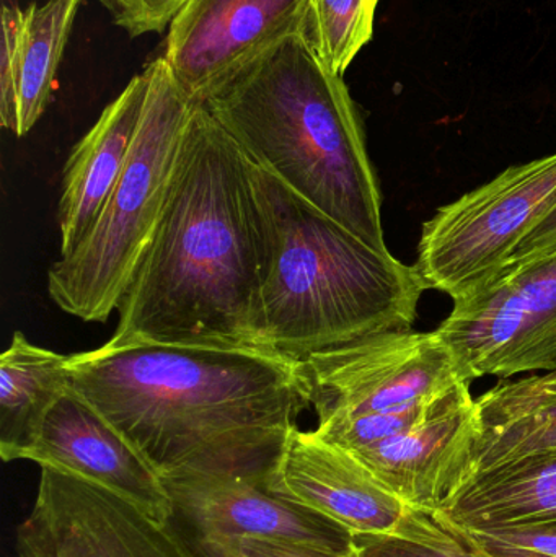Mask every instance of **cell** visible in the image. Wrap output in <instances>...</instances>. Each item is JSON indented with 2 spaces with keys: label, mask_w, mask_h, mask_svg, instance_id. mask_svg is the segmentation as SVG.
I'll use <instances>...</instances> for the list:
<instances>
[{
  "label": "cell",
  "mask_w": 556,
  "mask_h": 557,
  "mask_svg": "<svg viewBox=\"0 0 556 557\" xmlns=\"http://www.w3.org/2000/svg\"><path fill=\"white\" fill-rule=\"evenodd\" d=\"M172 516L169 525L208 539H267L335 553L356 548L355 535L322 513L287 499L267 484L247 481H163Z\"/></svg>",
  "instance_id": "cell-14"
},
{
  "label": "cell",
  "mask_w": 556,
  "mask_h": 557,
  "mask_svg": "<svg viewBox=\"0 0 556 557\" xmlns=\"http://www.w3.org/2000/svg\"><path fill=\"white\" fill-rule=\"evenodd\" d=\"M69 357L36 346L16 331L0 356V457L23 460L49 409L72 385Z\"/></svg>",
  "instance_id": "cell-18"
},
{
  "label": "cell",
  "mask_w": 556,
  "mask_h": 557,
  "mask_svg": "<svg viewBox=\"0 0 556 557\" xmlns=\"http://www.w3.org/2000/svg\"><path fill=\"white\" fill-rule=\"evenodd\" d=\"M271 247L260 169L195 104L159 222L108 344L264 349L261 288Z\"/></svg>",
  "instance_id": "cell-1"
},
{
  "label": "cell",
  "mask_w": 556,
  "mask_h": 557,
  "mask_svg": "<svg viewBox=\"0 0 556 557\" xmlns=\"http://www.w3.org/2000/svg\"><path fill=\"white\" fill-rule=\"evenodd\" d=\"M72 386L162 481L276 473L306 408L299 362L261 347L103 344L71 354Z\"/></svg>",
  "instance_id": "cell-2"
},
{
  "label": "cell",
  "mask_w": 556,
  "mask_h": 557,
  "mask_svg": "<svg viewBox=\"0 0 556 557\" xmlns=\"http://www.w3.org/2000/svg\"><path fill=\"white\" fill-rule=\"evenodd\" d=\"M555 208L556 152L509 166L423 224L415 270L427 290L469 300L499 277Z\"/></svg>",
  "instance_id": "cell-6"
},
{
  "label": "cell",
  "mask_w": 556,
  "mask_h": 557,
  "mask_svg": "<svg viewBox=\"0 0 556 557\" xmlns=\"http://www.w3.org/2000/svg\"><path fill=\"white\" fill-rule=\"evenodd\" d=\"M260 176L273 219L261 346L302 362L369 334L410 330L427 290L415 267L369 247L264 170Z\"/></svg>",
  "instance_id": "cell-4"
},
{
  "label": "cell",
  "mask_w": 556,
  "mask_h": 557,
  "mask_svg": "<svg viewBox=\"0 0 556 557\" xmlns=\"http://www.w3.org/2000/svg\"><path fill=\"white\" fill-rule=\"evenodd\" d=\"M309 0H188L170 23L162 58L195 104L238 65L306 23Z\"/></svg>",
  "instance_id": "cell-12"
},
{
  "label": "cell",
  "mask_w": 556,
  "mask_h": 557,
  "mask_svg": "<svg viewBox=\"0 0 556 557\" xmlns=\"http://www.w3.org/2000/svg\"><path fill=\"white\" fill-rule=\"evenodd\" d=\"M23 460L97 484L156 522L166 523L172 516L159 473L72 385L49 409Z\"/></svg>",
  "instance_id": "cell-13"
},
{
  "label": "cell",
  "mask_w": 556,
  "mask_h": 557,
  "mask_svg": "<svg viewBox=\"0 0 556 557\" xmlns=\"http://www.w3.org/2000/svg\"><path fill=\"white\" fill-rule=\"evenodd\" d=\"M131 38L162 33L188 0H98Z\"/></svg>",
  "instance_id": "cell-24"
},
{
  "label": "cell",
  "mask_w": 556,
  "mask_h": 557,
  "mask_svg": "<svg viewBox=\"0 0 556 557\" xmlns=\"http://www.w3.org/2000/svg\"><path fill=\"white\" fill-rule=\"evenodd\" d=\"M150 69L134 75L74 147L62 178L58 222L61 258L84 240L120 180L149 95Z\"/></svg>",
  "instance_id": "cell-15"
},
{
  "label": "cell",
  "mask_w": 556,
  "mask_h": 557,
  "mask_svg": "<svg viewBox=\"0 0 556 557\" xmlns=\"http://www.w3.org/2000/svg\"><path fill=\"white\" fill-rule=\"evenodd\" d=\"M434 519L447 529L490 530L556 520V457L519 461L470 480Z\"/></svg>",
  "instance_id": "cell-17"
},
{
  "label": "cell",
  "mask_w": 556,
  "mask_h": 557,
  "mask_svg": "<svg viewBox=\"0 0 556 557\" xmlns=\"http://www.w3.org/2000/svg\"><path fill=\"white\" fill-rule=\"evenodd\" d=\"M13 557H195L170 529L81 478L41 468Z\"/></svg>",
  "instance_id": "cell-9"
},
{
  "label": "cell",
  "mask_w": 556,
  "mask_h": 557,
  "mask_svg": "<svg viewBox=\"0 0 556 557\" xmlns=\"http://www.w3.org/2000/svg\"><path fill=\"white\" fill-rule=\"evenodd\" d=\"M23 25V9L5 3L2 9V49H0V124L15 134L18 131L16 108L15 67L16 48Z\"/></svg>",
  "instance_id": "cell-23"
},
{
  "label": "cell",
  "mask_w": 556,
  "mask_h": 557,
  "mask_svg": "<svg viewBox=\"0 0 556 557\" xmlns=\"http://www.w3.org/2000/svg\"><path fill=\"white\" fill-rule=\"evenodd\" d=\"M477 405L472 480L519 461L556 457V372L499 382Z\"/></svg>",
  "instance_id": "cell-16"
},
{
  "label": "cell",
  "mask_w": 556,
  "mask_h": 557,
  "mask_svg": "<svg viewBox=\"0 0 556 557\" xmlns=\"http://www.w3.org/2000/svg\"><path fill=\"white\" fill-rule=\"evenodd\" d=\"M202 107L255 165L388 253L361 113L345 78L320 62L304 28L234 69Z\"/></svg>",
  "instance_id": "cell-3"
},
{
  "label": "cell",
  "mask_w": 556,
  "mask_h": 557,
  "mask_svg": "<svg viewBox=\"0 0 556 557\" xmlns=\"http://www.w3.org/2000/svg\"><path fill=\"white\" fill-rule=\"evenodd\" d=\"M82 0H48L23 10L16 48V136H26L51 101L55 74Z\"/></svg>",
  "instance_id": "cell-19"
},
{
  "label": "cell",
  "mask_w": 556,
  "mask_h": 557,
  "mask_svg": "<svg viewBox=\"0 0 556 557\" xmlns=\"http://www.w3.org/2000/svg\"><path fill=\"white\" fill-rule=\"evenodd\" d=\"M268 487L353 535L423 539L440 522L398 499L355 455L296 429Z\"/></svg>",
  "instance_id": "cell-10"
},
{
  "label": "cell",
  "mask_w": 556,
  "mask_h": 557,
  "mask_svg": "<svg viewBox=\"0 0 556 557\" xmlns=\"http://www.w3.org/2000/svg\"><path fill=\"white\" fill-rule=\"evenodd\" d=\"M355 543L359 557H490L443 523L423 539L355 535Z\"/></svg>",
  "instance_id": "cell-21"
},
{
  "label": "cell",
  "mask_w": 556,
  "mask_h": 557,
  "mask_svg": "<svg viewBox=\"0 0 556 557\" xmlns=\"http://www.w3.org/2000/svg\"><path fill=\"white\" fill-rule=\"evenodd\" d=\"M299 379L319 424L401 411L433 401L456 383L470 385L436 330L369 334L302 360Z\"/></svg>",
  "instance_id": "cell-7"
},
{
  "label": "cell",
  "mask_w": 556,
  "mask_h": 557,
  "mask_svg": "<svg viewBox=\"0 0 556 557\" xmlns=\"http://www.w3.org/2000/svg\"><path fill=\"white\" fill-rule=\"evenodd\" d=\"M379 0H309L304 35L323 65L343 77L374 36Z\"/></svg>",
  "instance_id": "cell-20"
},
{
  "label": "cell",
  "mask_w": 556,
  "mask_h": 557,
  "mask_svg": "<svg viewBox=\"0 0 556 557\" xmlns=\"http://www.w3.org/2000/svg\"><path fill=\"white\" fill-rule=\"evenodd\" d=\"M556 257V208L531 235L528 240L519 247L512 258L509 267L503 273L508 271L522 270V268L531 267L539 261L547 260V258ZM502 273V274H503ZM499 274V276H502Z\"/></svg>",
  "instance_id": "cell-25"
},
{
  "label": "cell",
  "mask_w": 556,
  "mask_h": 557,
  "mask_svg": "<svg viewBox=\"0 0 556 557\" xmlns=\"http://www.w3.org/2000/svg\"><path fill=\"white\" fill-rule=\"evenodd\" d=\"M176 532V530H175ZM180 533V532H178ZM195 557H359L358 549L335 553L280 540L254 539H208V536L180 533ZM356 545V543H355Z\"/></svg>",
  "instance_id": "cell-22"
},
{
  "label": "cell",
  "mask_w": 556,
  "mask_h": 557,
  "mask_svg": "<svg viewBox=\"0 0 556 557\" xmlns=\"http://www.w3.org/2000/svg\"><path fill=\"white\" fill-rule=\"evenodd\" d=\"M149 69V95L126 166L84 240L48 273L49 297L85 323H103L120 307L156 231L195 107L165 59Z\"/></svg>",
  "instance_id": "cell-5"
},
{
  "label": "cell",
  "mask_w": 556,
  "mask_h": 557,
  "mask_svg": "<svg viewBox=\"0 0 556 557\" xmlns=\"http://www.w3.org/2000/svg\"><path fill=\"white\" fill-rule=\"evenodd\" d=\"M470 383L556 372V257L508 271L436 327Z\"/></svg>",
  "instance_id": "cell-8"
},
{
  "label": "cell",
  "mask_w": 556,
  "mask_h": 557,
  "mask_svg": "<svg viewBox=\"0 0 556 557\" xmlns=\"http://www.w3.org/2000/svg\"><path fill=\"white\" fill-rule=\"evenodd\" d=\"M480 437L477 399L456 383L404 434L349 451L398 499L434 517L470 480Z\"/></svg>",
  "instance_id": "cell-11"
}]
</instances>
